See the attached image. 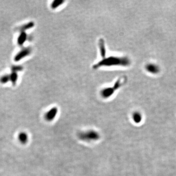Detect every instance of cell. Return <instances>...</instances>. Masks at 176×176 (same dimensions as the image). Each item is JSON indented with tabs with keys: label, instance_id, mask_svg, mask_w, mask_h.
Segmentation results:
<instances>
[{
	"label": "cell",
	"instance_id": "6da1fadb",
	"mask_svg": "<svg viewBox=\"0 0 176 176\" xmlns=\"http://www.w3.org/2000/svg\"><path fill=\"white\" fill-rule=\"evenodd\" d=\"M131 64L130 59L127 56H110L105 57L93 65L92 68L97 69L101 67H128Z\"/></svg>",
	"mask_w": 176,
	"mask_h": 176
},
{
	"label": "cell",
	"instance_id": "7a4b0ae2",
	"mask_svg": "<svg viewBox=\"0 0 176 176\" xmlns=\"http://www.w3.org/2000/svg\"><path fill=\"white\" fill-rule=\"evenodd\" d=\"M125 78H119L117 80L112 87L104 88L101 90L100 95L103 98H108L112 97L117 90L122 86L125 82Z\"/></svg>",
	"mask_w": 176,
	"mask_h": 176
},
{
	"label": "cell",
	"instance_id": "3957f363",
	"mask_svg": "<svg viewBox=\"0 0 176 176\" xmlns=\"http://www.w3.org/2000/svg\"><path fill=\"white\" fill-rule=\"evenodd\" d=\"M78 137L80 140L91 142L96 141L100 139V135L98 132L94 130H89L85 132H81L78 133Z\"/></svg>",
	"mask_w": 176,
	"mask_h": 176
},
{
	"label": "cell",
	"instance_id": "277c9868",
	"mask_svg": "<svg viewBox=\"0 0 176 176\" xmlns=\"http://www.w3.org/2000/svg\"><path fill=\"white\" fill-rule=\"evenodd\" d=\"M145 69L146 71L152 75H157L161 71L160 66L155 63H148L145 66Z\"/></svg>",
	"mask_w": 176,
	"mask_h": 176
},
{
	"label": "cell",
	"instance_id": "5b68a950",
	"mask_svg": "<svg viewBox=\"0 0 176 176\" xmlns=\"http://www.w3.org/2000/svg\"><path fill=\"white\" fill-rule=\"evenodd\" d=\"M58 113V109L56 107H53L45 114V118L48 121L54 120L56 117Z\"/></svg>",
	"mask_w": 176,
	"mask_h": 176
},
{
	"label": "cell",
	"instance_id": "8992f818",
	"mask_svg": "<svg viewBox=\"0 0 176 176\" xmlns=\"http://www.w3.org/2000/svg\"><path fill=\"white\" fill-rule=\"evenodd\" d=\"M31 53V49L30 48H26L23 50L20 51L18 54H17L16 56H15L14 60L16 61L20 60L24 57H26L28 55L30 54Z\"/></svg>",
	"mask_w": 176,
	"mask_h": 176
},
{
	"label": "cell",
	"instance_id": "52a82bcc",
	"mask_svg": "<svg viewBox=\"0 0 176 176\" xmlns=\"http://www.w3.org/2000/svg\"><path fill=\"white\" fill-rule=\"evenodd\" d=\"M99 45V50L101 55L102 58H104L106 57V49L105 48V42L103 39H101L98 42Z\"/></svg>",
	"mask_w": 176,
	"mask_h": 176
},
{
	"label": "cell",
	"instance_id": "ba28073f",
	"mask_svg": "<svg viewBox=\"0 0 176 176\" xmlns=\"http://www.w3.org/2000/svg\"><path fill=\"white\" fill-rule=\"evenodd\" d=\"M133 120L135 123L139 124L141 122L142 119V116L140 112H135L132 115Z\"/></svg>",
	"mask_w": 176,
	"mask_h": 176
},
{
	"label": "cell",
	"instance_id": "9c48e42d",
	"mask_svg": "<svg viewBox=\"0 0 176 176\" xmlns=\"http://www.w3.org/2000/svg\"><path fill=\"white\" fill-rule=\"evenodd\" d=\"M64 2V1H62V0L54 1L50 5V7L53 10H55V9H56V8L60 6H62Z\"/></svg>",
	"mask_w": 176,
	"mask_h": 176
},
{
	"label": "cell",
	"instance_id": "30bf717a",
	"mask_svg": "<svg viewBox=\"0 0 176 176\" xmlns=\"http://www.w3.org/2000/svg\"><path fill=\"white\" fill-rule=\"evenodd\" d=\"M27 35L25 32H23L18 38V43L19 45H21L25 42L26 39H27Z\"/></svg>",
	"mask_w": 176,
	"mask_h": 176
},
{
	"label": "cell",
	"instance_id": "8fae6325",
	"mask_svg": "<svg viewBox=\"0 0 176 176\" xmlns=\"http://www.w3.org/2000/svg\"><path fill=\"white\" fill-rule=\"evenodd\" d=\"M34 26V23L33 22L28 23L26 25H23L22 27H21V29L23 30H27V29H29L32 28Z\"/></svg>",
	"mask_w": 176,
	"mask_h": 176
},
{
	"label": "cell",
	"instance_id": "7c38bea8",
	"mask_svg": "<svg viewBox=\"0 0 176 176\" xmlns=\"http://www.w3.org/2000/svg\"><path fill=\"white\" fill-rule=\"evenodd\" d=\"M19 139H20V140L21 142H22L23 143H26L28 140V137L27 135L25 133H22L19 135Z\"/></svg>",
	"mask_w": 176,
	"mask_h": 176
},
{
	"label": "cell",
	"instance_id": "4fadbf2b",
	"mask_svg": "<svg viewBox=\"0 0 176 176\" xmlns=\"http://www.w3.org/2000/svg\"><path fill=\"white\" fill-rule=\"evenodd\" d=\"M10 79H11L10 76L6 75L2 76V77L1 78L0 81L2 84H5V83H7Z\"/></svg>",
	"mask_w": 176,
	"mask_h": 176
},
{
	"label": "cell",
	"instance_id": "5bb4252c",
	"mask_svg": "<svg viewBox=\"0 0 176 176\" xmlns=\"http://www.w3.org/2000/svg\"><path fill=\"white\" fill-rule=\"evenodd\" d=\"M11 75L10 76L11 79V80L13 83H15V82H16L17 80V75L15 72H13V74H11Z\"/></svg>",
	"mask_w": 176,
	"mask_h": 176
},
{
	"label": "cell",
	"instance_id": "9a60e30c",
	"mask_svg": "<svg viewBox=\"0 0 176 176\" xmlns=\"http://www.w3.org/2000/svg\"><path fill=\"white\" fill-rule=\"evenodd\" d=\"M12 69H13V71H16L22 70V68L21 66H15L13 67Z\"/></svg>",
	"mask_w": 176,
	"mask_h": 176
}]
</instances>
